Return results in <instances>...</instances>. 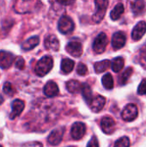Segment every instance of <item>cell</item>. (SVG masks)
Listing matches in <instances>:
<instances>
[{
  "mask_svg": "<svg viewBox=\"0 0 146 147\" xmlns=\"http://www.w3.org/2000/svg\"><path fill=\"white\" fill-rule=\"evenodd\" d=\"M110 65H111V62H110V60H108V59H105V60H102L100 62H96L95 64V71L96 73H102V72L107 71L109 68Z\"/></svg>",
  "mask_w": 146,
  "mask_h": 147,
  "instance_id": "44dd1931",
  "label": "cell"
},
{
  "mask_svg": "<svg viewBox=\"0 0 146 147\" xmlns=\"http://www.w3.org/2000/svg\"><path fill=\"white\" fill-rule=\"evenodd\" d=\"M3 8H4V3H3V0H0V14L3 10Z\"/></svg>",
  "mask_w": 146,
  "mask_h": 147,
  "instance_id": "d590c367",
  "label": "cell"
},
{
  "mask_svg": "<svg viewBox=\"0 0 146 147\" xmlns=\"http://www.w3.org/2000/svg\"><path fill=\"white\" fill-rule=\"evenodd\" d=\"M124 67V59L121 57L115 58L112 61V70L114 72H120Z\"/></svg>",
  "mask_w": 146,
  "mask_h": 147,
  "instance_id": "d4e9b609",
  "label": "cell"
},
{
  "mask_svg": "<svg viewBox=\"0 0 146 147\" xmlns=\"http://www.w3.org/2000/svg\"><path fill=\"white\" fill-rule=\"evenodd\" d=\"M82 94H83V98L85 99L86 102L89 103L92 100V90H91V88L90 86L88 84H83L82 85Z\"/></svg>",
  "mask_w": 146,
  "mask_h": 147,
  "instance_id": "cb8c5ba5",
  "label": "cell"
},
{
  "mask_svg": "<svg viewBox=\"0 0 146 147\" xmlns=\"http://www.w3.org/2000/svg\"><path fill=\"white\" fill-rule=\"evenodd\" d=\"M44 44H45V47L47 50L57 52L59 49V41L58 38L53 34L48 35L45 39Z\"/></svg>",
  "mask_w": 146,
  "mask_h": 147,
  "instance_id": "2e32d148",
  "label": "cell"
},
{
  "mask_svg": "<svg viewBox=\"0 0 146 147\" xmlns=\"http://www.w3.org/2000/svg\"><path fill=\"white\" fill-rule=\"evenodd\" d=\"M77 71L78 75L83 76V75H85L87 73L88 68H87V66L83 63H79L78 65H77Z\"/></svg>",
  "mask_w": 146,
  "mask_h": 147,
  "instance_id": "4dcf8cb0",
  "label": "cell"
},
{
  "mask_svg": "<svg viewBox=\"0 0 146 147\" xmlns=\"http://www.w3.org/2000/svg\"><path fill=\"white\" fill-rule=\"evenodd\" d=\"M95 2L96 10L93 16V22L99 23L106 14V10L108 6V0H95Z\"/></svg>",
  "mask_w": 146,
  "mask_h": 147,
  "instance_id": "3957f363",
  "label": "cell"
},
{
  "mask_svg": "<svg viewBox=\"0 0 146 147\" xmlns=\"http://www.w3.org/2000/svg\"><path fill=\"white\" fill-rule=\"evenodd\" d=\"M14 61V55L7 51H0V67L2 69H8Z\"/></svg>",
  "mask_w": 146,
  "mask_h": 147,
  "instance_id": "30bf717a",
  "label": "cell"
},
{
  "mask_svg": "<svg viewBox=\"0 0 146 147\" xmlns=\"http://www.w3.org/2000/svg\"><path fill=\"white\" fill-rule=\"evenodd\" d=\"M105 102H106L105 97H103L102 96L97 95L92 98L91 102H89V106H90V109L93 112L97 113L103 109Z\"/></svg>",
  "mask_w": 146,
  "mask_h": 147,
  "instance_id": "4fadbf2b",
  "label": "cell"
},
{
  "mask_svg": "<svg viewBox=\"0 0 146 147\" xmlns=\"http://www.w3.org/2000/svg\"><path fill=\"white\" fill-rule=\"evenodd\" d=\"M114 146L116 147H127L130 146V140L127 137H122L115 142Z\"/></svg>",
  "mask_w": 146,
  "mask_h": 147,
  "instance_id": "f1b7e54d",
  "label": "cell"
},
{
  "mask_svg": "<svg viewBox=\"0 0 146 147\" xmlns=\"http://www.w3.org/2000/svg\"><path fill=\"white\" fill-rule=\"evenodd\" d=\"M63 135H64V128L62 127L56 128L50 134V135L47 138V141L52 146H57L62 141Z\"/></svg>",
  "mask_w": 146,
  "mask_h": 147,
  "instance_id": "8fae6325",
  "label": "cell"
},
{
  "mask_svg": "<svg viewBox=\"0 0 146 147\" xmlns=\"http://www.w3.org/2000/svg\"><path fill=\"white\" fill-rule=\"evenodd\" d=\"M133 69L132 67H128V68H126V69L121 73V75H120V78H119V83H120V85H123V84H126V82L128 81L129 78H130L131 75L133 74Z\"/></svg>",
  "mask_w": 146,
  "mask_h": 147,
  "instance_id": "484cf974",
  "label": "cell"
},
{
  "mask_svg": "<svg viewBox=\"0 0 146 147\" xmlns=\"http://www.w3.org/2000/svg\"><path fill=\"white\" fill-rule=\"evenodd\" d=\"M44 93L47 97H54L59 94V87L53 81H49L44 87Z\"/></svg>",
  "mask_w": 146,
  "mask_h": 147,
  "instance_id": "e0dca14e",
  "label": "cell"
},
{
  "mask_svg": "<svg viewBox=\"0 0 146 147\" xmlns=\"http://www.w3.org/2000/svg\"><path fill=\"white\" fill-rule=\"evenodd\" d=\"M66 51L73 57H80L83 53V46L79 41L72 40L66 45Z\"/></svg>",
  "mask_w": 146,
  "mask_h": 147,
  "instance_id": "ba28073f",
  "label": "cell"
},
{
  "mask_svg": "<svg viewBox=\"0 0 146 147\" xmlns=\"http://www.w3.org/2000/svg\"><path fill=\"white\" fill-rule=\"evenodd\" d=\"M85 132H86V126L82 122L74 123L71 130V137L76 140H81L85 134Z\"/></svg>",
  "mask_w": 146,
  "mask_h": 147,
  "instance_id": "52a82bcc",
  "label": "cell"
},
{
  "mask_svg": "<svg viewBox=\"0 0 146 147\" xmlns=\"http://www.w3.org/2000/svg\"><path fill=\"white\" fill-rule=\"evenodd\" d=\"M145 7V3L144 0H135L132 3L131 8L134 14H140Z\"/></svg>",
  "mask_w": 146,
  "mask_h": 147,
  "instance_id": "7402d4cb",
  "label": "cell"
},
{
  "mask_svg": "<svg viewBox=\"0 0 146 147\" xmlns=\"http://www.w3.org/2000/svg\"><path fill=\"white\" fill-rule=\"evenodd\" d=\"M102 84L107 90H112L114 88V78L110 73H107L102 77Z\"/></svg>",
  "mask_w": 146,
  "mask_h": 147,
  "instance_id": "4316f807",
  "label": "cell"
},
{
  "mask_svg": "<svg viewBox=\"0 0 146 147\" xmlns=\"http://www.w3.org/2000/svg\"><path fill=\"white\" fill-rule=\"evenodd\" d=\"M123 13H124V6H123V4L122 3H118L110 13L111 19L115 21V20L119 19Z\"/></svg>",
  "mask_w": 146,
  "mask_h": 147,
  "instance_id": "603a6c76",
  "label": "cell"
},
{
  "mask_svg": "<svg viewBox=\"0 0 146 147\" xmlns=\"http://www.w3.org/2000/svg\"><path fill=\"white\" fill-rule=\"evenodd\" d=\"M126 37L122 32H116L112 37V46L114 49H120L126 44Z\"/></svg>",
  "mask_w": 146,
  "mask_h": 147,
  "instance_id": "5bb4252c",
  "label": "cell"
},
{
  "mask_svg": "<svg viewBox=\"0 0 146 147\" xmlns=\"http://www.w3.org/2000/svg\"><path fill=\"white\" fill-rule=\"evenodd\" d=\"M74 61L70 59H64L61 61V71L65 74L70 73L74 68Z\"/></svg>",
  "mask_w": 146,
  "mask_h": 147,
  "instance_id": "ffe728a7",
  "label": "cell"
},
{
  "mask_svg": "<svg viewBox=\"0 0 146 147\" xmlns=\"http://www.w3.org/2000/svg\"><path fill=\"white\" fill-rule=\"evenodd\" d=\"M74 22L72 21L71 18H70L67 16H61V18L59 21V24H58V28L59 30L60 33L62 34H69L71 32L73 31L74 29Z\"/></svg>",
  "mask_w": 146,
  "mask_h": 147,
  "instance_id": "277c9868",
  "label": "cell"
},
{
  "mask_svg": "<svg viewBox=\"0 0 146 147\" xmlns=\"http://www.w3.org/2000/svg\"><path fill=\"white\" fill-rule=\"evenodd\" d=\"M3 91L4 94H6L7 96H12L15 95V87L9 82H6L4 84H3Z\"/></svg>",
  "mask_w": 146,
  "mask_h": 147,
  "instance_id": "83f0119b",
  "label": "cell"
},
{
  "mask_svg": "<svg viewBox=\"0 0 146 147\" xmlns=\"http://www.w3.org/2000/svg\"><path fill=\"white\" fill-rule=\"evenodd\" d=\"M101 127L102 131L107 134H111L115 130V122L114 121L108 116L103 117L101 121Z\"/></svg>",
  "mask_w": 146,
  "mask_h": 147,
  "instance_id": "7c38bea8",
  "label": "cell"
},
{
  "mask_svg": "<svg viewBox=\"0 0 146 147\" xmlns=\"http://www.w3.org/2000/svg\"><path fill=\"white\" fill-rule=\"evenodd\" d=\"M53 66L52 58L50 56H44L36 64L34 67V71L39 77H44L46 75Z\"/></svg>",
  "mask_w": 146,
  "mask_h": 147,
  "instance_id": "7a4b0ae2",
  "label": "cell"
},
{
  "mask_svg": "<svg viewBox=\"0 0 146 147\" xmlns=\"http://www.w3.org/2000/svg\"><path fill=\"white\" fill-rule=\"evenodd\" d=\"M66 89L69 92L75 94L78 93L82 90V85L77 80H70L66 83Z\"/></svg>",
  "mask_w": 146,
  "mask_h": 147,
  "instance_id": "d6986e66",
  "label": "cell"
},
{
  "mask_svg": "<svg viewBox=\"0 0 146 147\" xmlns=\"http://www.w3.org/2000/svg\"><path fill=\"white\" fill-rule=\"evenodd\" d=\"M108 42V40L106 34H104V33L99 34L97 35V37L96 38V40H94L93 50L96 53H102L107 47Z\"/></svg>",
  "mask_w": 146,
  "mask_h": 147,
  "instance_id": "5b68a950",
  "label": "cell"
},
{
  "mask_svg": "<svg viewBox=\"0 0 146 147\" xmlns=\"http://www.w3.org/2000/svg\"><path fill=\"white\" fill-rule=\"evenodd\" d=\"M15 67H16L17 69L22 70V69L25 67V61H24V59H23L22 57H18V58L15 59Z\"/></svg>",
  "mask_w": 146,
  "mask_h": 147,
  "instance_id": "1f68e13d",
  "label": "cell"
},
{
  "mask_svg": "<svg viewBox=\"0 0 146 147\" xmlns=\"http://www.w3.org/2000/svg\"><path fill=\"white\" fill-rule=\"evenodd\" d=\"M40 42V39L38 36H33L29 39H28L25 42L22 44V49L24 51H29L33 48H34L36 46H38Z\"/></svg>",
  "mask_w": 146,
  "mask_h": 147,
  "instance_id": "ac0fdd59",
  "label": "cell"
},
{
  "mask_svg": "<svg viewBox=\"0 0 146 147\" xmlns=\"http://www.w3.org/2000/svg\"><path fill=\"white\" fill-rule=\"evenodd\" d=\"M3 102V96H2V95L0 94V105L2 104Z\"/></svg>",
  "mask_w": 146,
  "mask_h": 147,
  "instance_id": "8d00e7d4",
  "label": "cell"
},
{
  "mask_svg": "<svg viewBox=\"0 0 146 147\" xmlns=\"http://www.w3.org/2000/svg\"><path fill=\"white\" fill-rule=\"evenodd\" d=\"M89 147H97L99 146V144H98V141H97V140H96V137H93L92 139H91V140L88 143V145H87Z\"/></svg>",
  "mask_w": 146,
  "mask_h": 147,
  "instance_id": "836d02e7",
  "label": "cell"
},
{
  "mask_svg": "<svg viewBox=\"0 0 146 147\" xmlns=\"http://www.w3.org/2000/svg\"><path fill=\"white\" fill-rule=\"evenodd\" d=\"M40 5V0H15L13 9L16 13L26 14L34 11Z\"/></svg>",
  "mask_w": 146,
  "mask_h": 147,
  "instance_id": "6da1fadb",
  "label": "cell"
},
{
  "mask_svg": "<svg viewBox=\"0 0 146 147\" xmlns=\"http://www.w3.org/2000/svg\"><path fill=\"white\" fill-rule=\"evenodd\" d=\"M138 93L139 95H145V94H146V79H144L140 83V84H139V86L138 88Z\"/></svg>",
  "mask_w": 146,
  "mask_h": 147,
  "instance_id": "d6a6232c",
  "label": "cell"
},
{
  "mask_svg": "<svg viewBox=\"0 0 146 147\" xmlns=\"http://www.w3.org/2000/svg\"><path fill=\"white\" fill-rule=\"evenodd\" d=\"M56 2L63 5H71L75 3V0H56Z\"/></svg>",
  "mask_w": 146,
  "mask_h": 147,
  "instance_id": "e575fe53",
  "label": "cell"
},
{
  "mask_svg": "<svg viewBox=\"0 0 146 147\" xmlns=\"http://www.w3.org/2000/svg\"><path fill=\"white\" fill-rule=\"evenodd\" d=\"M139 62L144 67L146 68V45L141 49V52L139 54Z\"/></svg>",
  "mask_w": 146,
  "mask_h": 147,
  "instance_id": "f546056e",
  "label": "cell"
},
{
  "mask_svg": "<svg viewBox=\"0 0 146 147\" xmlns=\"http://www.w3.org/2000/svg\"><path fill=\"white\" fill-rule=\"evenodd\" d=\"M24 107H25V104H24L23 101L19 100V99L14 100L11 103L12 110H11V113L9 114V119L14 120L17 116H19L21 115V113L23 111Z\"/></svg>",
  "mask_w": 146,
  "mask_h": 147,
  "instance_id": "9c48e42d",
  "label": "cell"
},
{
  "mask_svg": "<svg viewBox=\"0 0 146 147\" xmlns=\"http://www.w3.org/2000/svg\"><path fill=\"white\" fill-rule=\"evenodd\" d=\"M139 115L138 108L135 104H128L123 109L121 116L122 119L126 121H134Z\"/></svg>",
  "mask_w": 146,
  "mask_h": 147,
  "instance_id": "8992f818",
  "label": "cell"
},
{
  "mask_svg": "<svg viewBox=\"0 0 146 147\" xmlns=\"http://www.w3.org/2000/svg\"><path fill=\"white\" fill-rule=\"evenodd\" d=\"M146 32V22L144 21L139 22L133 29L132 32V38L134 40H140Z\"/></svg>",
  "mask_w": 146,
  "mask_h": 147,
  "instance_id": "9a60e30c",
  "label": "cell"
}]
</instances>
